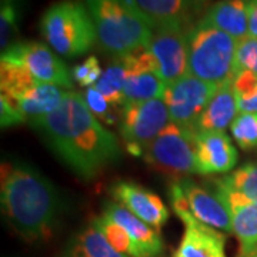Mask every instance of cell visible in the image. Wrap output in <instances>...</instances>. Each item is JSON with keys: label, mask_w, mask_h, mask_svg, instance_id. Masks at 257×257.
I'll use <instances>...</instances> for the list:
<instances>
[{"label": "cell", "mask_w": 257, "mask_h": 257, "mask_svg": "<svg viewBox=\"0 0 257 257\" xmlns=\"http://www.w3.org/2000/svg\"><path fill=\"white\" fill-rule=\"evenodd\" d=\"M74 175L90 180L121 157L119 140L93 116L80 93L66 92L55 110L30 121Z\"/></svg>", "instance_id": "1"}, {"label": "cell", "mask_w": 257, "mask_h": 257, "mask_svg": "<svg viewBox=\"0 0 257 257\" xmlns=\"http://www.w3.org/2000/svg\"><path fill=\"white\" fill-rule=\"evenodd\" d=\"M0 200L10 226L28 241L50 236L62 206L53 183L22 162L2 165Z\"/></svg>", "instance_id": "2"}, {"label": "cell", "mask_w": 257, "mask_h": 257, "mask_svg": "<svg viewBox=\"0 0 257 257\" xmlns=\"http://www.w3.org/2000/svg\"><path fill=\"white\" fill-rule=\"evenodd\" d=\"M100 47L114 57L149 46L155 29L135 0H86Z\"/></svg>", "instance_id": "3"}, {"label": "cell", "mask_w": 257, "mask_h": 257, "mask_svg": "<svg viewBox=\"0 0 257 257\" xmlns=\"http://www.w3.org/2000/svg\"><path fill=\"white\" fill-rule=\"evenodd\" d=\"M237 42L206 19H200L187 33L189 74L216 84L230 82L234 77Z\"/></svg>", "instance_id": "4"}, {"label": "cell", "mask_w": 257, "mask_h": 257, "mask_svg": "<svg viewBox=\"0 0 257 257\" xmlns=\"http://www.w3.org/2000/svg\"><path fill=\"white\" fill-rule=\"evenodd\" d=\"M40 32L57 55L69 59L86 55L97 40L89 9L79 0L52 5L40 19Z\"/></svg>", "instance_id": "5"}, {"label": "cell", "mask_w": 257, "mask_h": 257, "mask_svg": "<svg viewBox=\"0 0 257 257\" xmlns=\"http://www.w3.org/2000/svg\"><path fill=\"white\" fill-rule=\"evenodd\" d=\"M0 92L29 123L53 111L66 96L62 87L37 80L20 64L0 60Z\"/></svg>", "instance_id": "6"}, {"label": "cell", "mask_w": 257, "mask_h": 257, "mask_svg": "<svg viewBox=\"0 0 257 257\" xmlns=\"http://www.w3.org/2000/svg\"><path fill=\"white\" fill-rule=\"evenodd\" d=\"M146 163L163 175L176 177L197 175L196 132L170 121V124L146 147Z\"/></svg>", "instance_id": "7"}, {"label": "cell", "mask_w": 257, "mask_h": 257, "mask_svg": "<svg viewBox=\"0 0 257 257\" xmlns=\"http://www.w3.org/2000/svg\"><path fill=\"white\" fill-rule=\"evenodd\" d=\"M170 121V114L163 99L124 104L120 109V136L132 155L143 156L146 147Z\"/></svg>", "instance_id": "8"}, {"label": "cell", "mask_w": 257, "mask_h": 257, "mask_svg": "<svg viewBox=\"0 0 257 257\" xmlns=\"http://www.w3.org/2000/svg\"><path fill=\"white\" fill-rule=\"evenodd\" d=\"M219 86L220 84L204 82L192 74L166 84L162 99L167 106L172 123L196 132L197 121Z\"/></svg>", "instance_id": "9"}, {"label": "cell", "mask_w": 257, "mask_h": 257, "mask_svg": "<svg viewBox=\"0 0 257 257\" xmlns=\"http://www.w3.org/2000/svg\"><path fill=\"white\" fill-rule=\"evenodd\" d=\"M2 60L23 66L40 82L69 90L73 87V77L69 67L50 47L40 42L13 43L2 52Z\"/></svg>", "instance_id": "10"}, {"label": "cell", "mask_w": 257, "mask_h": 257, "mask_svg": "<svg viewBox=\"0 0 257 257\" xmlns=\"http://www.w3.org/2000/svg\"><path fill=\"white\" fill-rule=\"evenodd\" d=\"M189 30L175 28L155 29L147 49L156 60L157 73L166 84L189 74Z\"/></svg>", "instance_id": "11"}, {"label": "cell", "mask_w": 257, "mask_h": 257, "mask_svg": "<svg viewBox=\"0 0 257 257\" xmlns=\"http://www.w3.org/2000/svg\"><path fill=\"white\" fill-rule=\"evenodd\" d=\"M214 183L216 193L230 211L233 234L239 241V257H251L257 253V202L230 190L217 180Z\"/></svg>", "instance_id": "12"}, {"label": "cell", "mask_w": 257, "mask_h": 257, "mask_svg": "<svg viewBox=\"0 0 257 257\" xmlns=\"http://www.w3.org/2000/svg\"><path fill=\"white\" fill-rule=\"evenodd\" d=\"M153 29L190 30L199 20L209 0H135ZM207 10V9H206Z\"/></svg>", "instance_id": "13"}, {"label": "cell", "mask_w": 257, "mask_h": 257, "mask_svg": "<svg viewBox=\"0 0 257 257\" xmlns=\"http://www.w3.org/2000/svg\"><path fill=\"white\" fill-rule=\"evenodd\" d=\"M239 153L224 132H196L197 175H224L234 169Z\"/></svg>", "instance_id": "14"}, {"label": "cell", "mask_w": 257, "mask_h": 257, "mask_svg": "<svg viewBox=\"0 0 257 257\" xmlns=\"http://www.w3.org/2000/svg\"><path fill=\"white\" fill-rule=\"evenodd\" d=\"M111 196L116 202L138 216L140 220L156 230L162 229L170 217L169 209L156 193L150 192L135 182L121 180L114 183L111 187Z\"/></svg>", "instance_id": "15"}, {"label": "cell", "mask_w": 257, "mask_h": 257, "mask_svg": "<svg viewBox=\"0 0 257 257\" xmlns=\"http://www.w3.org/2000/svg\"><path fill=\"white\" fill-rule=\"evenodd\" d=\"M179 182L192 214L197 220L221 233H233L230 211L217 193H213L189 179H179Z\"/></svg>", "instance_id": "16"}, {"label": "cell", "mask_w": 257, "mask_h": 257, "mask_svg": "<svg viewBox=\"0 0 257 257\" xmlns=\"http://www.w3.org/2000/svg\"><path fill=\"white\" fill-rule=\"evenodd\" d=\"M103 214L109 216L126 230L138 248L140 257H160L163 253V241L159 230L152 227L120 203H106Z\"/></svg>", "instance_id": "17"}, {"label": "cell", "mask_w": 257, "mask_h": 257, "mask_svg": "<svg viewBox=\"0 0 257 257\" xmlns=\"http://www.w3.org/2000/svg\"><path fill=\"white\" fill-rule=\"evenodd\" d=\"M184 226L183 237L172 257H227L226 240L221 231L199 220Z\"/></svg>", "instance_id": "18"}, {"label": "cell", "mask_w": 257, "mask_h": 257, "mask_svg": "<svg viewBox=\"0 0 257 257\" xmlns=\"http://www.w3.org/2000/svg\"><path fill=\"white\" fill-rule=\"evenodd\" d=\"M239 111L231 80L219 86L216 94L197 121L196 132H224L230 128Z\"/></svg>", "instance_id": "19"}, {"label": "cell", "mask_w": 257, "mask_h": 257, "mask_svg": "<svg viewBox=\"0 0 257 257\" xmlns=\"http://www.w3.org/2000/svg\"><path fill=\"white\" fill-rule=\"evenodd\" d=\"M203 19L236 40L248 36L247 0H219L207 8Z\"/></svg>", "instance_id": "20"}, {"label": "cell", "mask_w": 257, "mask_h": 257, "mask_svg": "<svg viewBox=\"0 0 257 257\" xmlns=\"http://www.w3.org/2000/svg\"><path fill=\"white\" fill-rule=\"evenodd\" d=\"M67 257H127L111 247L110 243L94 224L77 233L67 248Z\"/></svg>", "instance_id": "21"}, {"label": "cell", "mask_w": 257, "mask_h": 257, "mask_svg": "<svg viewBox=\"0 0 257 257\" xmlns=\"http://www.w3.org/2000/svg\"><path fill=\"white\" fill-rule=\"evenodd\" d=\"M165 89L166 83L157 72L130 74L124 86V104L162 99Z\"/></svg>", "instance_id": "22"}, {"label": "cell", "mask_w": 257, "mask_h": 257, "mask_svg": "<svg viewBox=\"0 0 257 257\" xmlns=\"http://www.w3.org/2000/svg\"><path fill=\"white\" fill-rule=\"evenodd\" d=\"M127 82V70L119 57H114L110 66H107L94 89L101 93L114 107H123L124 104V86Z\"/></svg>", "instance_id": "23"}, {"label": "cell", "mask_w": 257, "mask_h": 257, "mask_svg": "<svg viewBox=\"0 0 257 257\" xmlns=\"http://www.w3.org/2000/svg\"><path fill=\"white\" fill-rule=\"evenodd\" d=\"M96 229L101 231V234L110 243V246L119 253L127 257H140L138 248L135 246L133 240L130 239L128 233L120 224L111 220L109 216L101 214L100 217H96L92 221Z\"/></svg>", "instance_id": "24"}, {"label": "cell", "mask_w": 257, "mask_h": 257, "mask_svg": "<svg viewBox=\"0 0 257 257\" xmlns=\"http://www.w3.org/2000/svg\"><path fill=\"white\" fill-rule=\"evenodd\" d=\"M233 192L257 202V163H247L217 180Z\"/></svg>", "instance_id": "25"}, {"label": "cell", "mask_w": 257, "mask_h": 257, "mask_svg": "<svg viewBox=\"0 0 257 257\" xmlns=\"http://www.w3.org/2000/svg\"><path fill=\"white\" fill-rule=\"evenodd\" d=\"M239 113H257V74L243 70L231 79Z\"/></svg>", "instance_id": "26"}, {"label": "cell", "mask_w": 257, "mask_h": 257, "mask_svg": "<svg viewBox=\"0 0 257 257\" xmlns=\"http://www.w3.org/2000/svg\"><path fill=\"white\" fill-rule=\"evenodd\" d=\"M230 133L241 150L257 147V113H239L230 126Z\"/></svg>", "instance_id": "27"}, {"label": "cell", "mask_w": 257, "mask_h": 257, "mask_svg": "<svg viewBox=\"0 0 257 257\" xmlns=\"http://www.w3.org/2000/svg\"><path fill=\"white\" fill-rule=\"evenodd\" d=\"M19 0H2L0 3V46L5 52L13 43L19 30Z\"/></svg>", "instance_id": "28"}, {"label": "cell", "mask_w": 257, "mask_h": 257, "mask_svg": "<svg viewBox=\"0 0 257 257\" xmlns=\"http://www.w3.org/2000/svg\"><path fill=\"white\" fill-rule=\"evenodd\" d=\"M82 96L86 101V104H87V107H89V110L92 111L93 116L99 121L104 123V124H109V126L119 123L120 114L116 113L117 107L110 104L101 93L94 89V86L84 89Z\"/></svg>", "instance_id": "29"}, {"label": "cell", "mask_w": 257, "mask_h": 257, "mask_svg": "<svg viewBox=\"0 0 257 257\" xmlns=\"http://www.w3.org/2000/svg\"><path fill=\"white\" fill-rule=\"evenodd\" d=\"M247 70L257 74V39L247 36L237 42L234 74Z\"/></svg>", "instance_id": "30"}, {"label": "cell", "mask_w": 257, "mask_h": 257, "mask_svg": "<svg viewBox=\"0 0 257 257\" xmlns=\"http://www.w3.org/2000/svg\"><path fill=\"white\" fill-rule=\"evenodd\" d=\"M103 74V70L100 67V62L97 60L96 56L87 57L84 62L76 64L72 69V77L79 86H82L84 89L93 87L96 83L99 82V79Z\"/></svg>", "instance_id": "31"}, {"label": "cell", "mask_w": 257, "mask_h": 257, "mask_svg": "<svg viewBox=\"0 0 257 257\" xmlns=\"http://www.w3.org/2000/svg\"><path fill=\"white\" fill-rule=\"evenodd\" d=\"M169 200H170V204H172V207L175 210L176 216L183 221L184 224H189L192 221L197 220L192 214L190 206H189V202H187V199L184 196L183 189L180 186L179 179L173 180L169 186Z\"/></svg>", "instance_id": "32"}, {"label": "cell", "mask_w": 257, "mask_h": 257, "mask_svg": "<svg viewBox=\"0 0 257 257\" xmlns=\"http://www.w3.org/2000/svg\"><path fill=\"white\" fill-rule=\"evenodd\" d=\"M28 121L26 117L10 103L6 97L0 96V123L2 127H10Z\"/></svg>", "instance_id": "33"}, {"label": "cell", "mask_w": 257, "mask_h": 257, "mask_svg": "<svg viewBox=\"0 0 257 257\" xmlns=\"http://www.w3.org/2000/svg\"><path fill=\"white\" fill-rule=\"evenodd\" d=\"M248 36L257 39V0H247Z\"/></svg>", "instance_id": "34"}, {"label": "cell", "mask_w": 257, "mask_h": 257, "mask_svg": "<svg viewBox=\"0 0 257 257\" xmlns=\"http://www.w3.org/2000/svg\"><path fill=\"white\" fill-rule=\"evenodd\" d=\"M251 257H257V254H254V256H251Z\"/></svg>", "instance_id": "35"}, {"label": "cell", "mask_w": 257, "mask_h": 257, "mask_svg": "<svg viewBox=\"0 0 257 257\" xmlns=\"http://www.w3.org/2000/svg\"><path fill=\"white\" fill-rule=\"evenodd\" d=\"M256 254H257V253H256ZM253 256H254V254H253Z\"/></svg>", "instance_id": "36"}]
</instances>
